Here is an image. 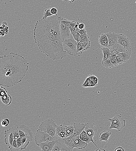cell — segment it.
Wrapping results in <instances>:
<instances>
[{
  "instance_id": "obj_33",
  "label": "cell",
  "mask_w": 136,
  "mask_h": 151,
  "mask_svg": "<svg viewBox=\"0 0 136 151\" xmlns=\"http://www.w3.org/2000/svg\"><path fill=\"white\" fill-rule=\"evenodd\" d=\"M60 21L64 24L67 26H69L70 24L71 21L64 18L61 16H59Z\"/></svg>"
},
{
  "instance_id": "obj_46",
  "label": "cell",
  "mask_w": 136,
  "mask_h": 151,
  "mask_svg": "<svg viewBox=\"0 0 136 151\" xmlns=\"http://www.w3.org/2000/svg\"><path fill=\"white\" fill-rule=\"evenodd\" d=\"M78 28L80 29H83L85 28V25L83 23H79Z\"/></svg>"
},
{
  "instance_id": "obj_54",
  "label": "cell",
  "mask_w": 136,
  "mask_h": 151,
  "mask_svg": "<svg viewBox=\"0 0 136 151\" xmlns=\"http://www.w3.org/2000/svg\"><path fill=\"white\" fill-rule=\"evenodd\" d=\"M75 27H73L70 29V30L71 32L75 31Z\"/></svg>"
},
{
  "instance_id": "obj_35",
  "label": "cell",
  "mask_w": 136,
  "mask_h": 151,
  "mask_svg": "<svg viewBox=\"0 0 136 151\" xmlns=\"http://www.w3.org/2000/svg\"><path fill=\"white\" fill-rule=\"evenodd\" d=\"M77 52L78 53L81 52L82 54L83 52L85 51L80 42L77 43Z\"/></svg>"
},
{
  "instance_id": "obj_39",
  "label": "cell",
  "mask_w": 136,
  "mask_h": 151,
  "mask_svg": "<svg viewBox=\"0 0 136 151\" xmlns=\"http://www.w3.org/2000/svg\"><path fill=\"white\" fill-rule=\"evenodd\" d=\"M116 58L117 61L118 65L125 62L122 57L119 56L117 55Z\"/></svg>"
},
{
  "instance_id": "obj_49",
  "label": "cell",
  "mask_w": 136,
  "mask_h": 151,
  "mask_svg": "<svg viewBox=\"0 0 136 151\" xmlns=\"http://www.w3.org/2000/svg\"><path fill=\"white\" fill-rule=\"evenodd\" d=\"M85 81H86L88 83L91 82L90 77L89 75L86 78Z\"/></svg>"
},
{
  "instance_id": "obj_38",
  "label": "cell",
  "mask_w": 136,
  "mask_h": 151,
  "mask_svg": "<svg viewBox=\"0 0 136 151\" xmlns=\"http://www.w3.org/2000/svg\"><path fill=\"white\" fill-rule=\"evenodd\" d=\"M71 33L73 38L77 41L80 35L79 33H77L75 31L71 32Z\"/></svg>"
},
{
  "instance_id": "obj_55",
  "label": "cell",
  "mask_w": 136,
  "mask_h": 151,
  "mask_svg": "<svg viewBox=\"0 0 136 151\" xmlns=\"http://www.w3.org/2000/svg\"><path fill=\"white\" fill-rule=\"evenodd\" d=\"M79 22H77V24L75 25V28H78L79 25Z\"/></svg>"
},
{
  "instance_id": "obj_47",
  "label": "cell",
  "mask_w": 136,
  "mask_h": 151,
  "mask_svg": "<svg viewBox=\"0 0 136 151\" xmlns=\"http://www.w3.org/2000/svg\"><path fill=\"white\" fill-rule=\"evenodd\" d=\"M115 151H124V148L122 147L121 146H119L117 147L115 149Z\"/></svg>"
},
{
  "instance_id": "obj_43",
  "label": "cell",
  "mask_w": 136,
  "mask_h": 151,
  "mask_svg": "<svg viewBox=\"0 0 136 151\" xmlns=\"http://www.w3.org/2000/svg\"><path fill=\"white\" fill-rule=\"evenodd\" d=\"M111 62L114 66L118 65L117 61L116 58L111 59Z\"/></svg>"
},
{
  "instance_id": "obj_14",
  "label": "cell",
  "mask_w": 136,
  "mask_h": 151,
  "mask_svg": "<svg viewBox=\"0 0 136 151\" xmlns=\"http://www.w3.org/2000/svg\"><path fill=\"white\" fill-rule=\"evenodd\" d=\"M97 128L93 124L89 123H86L84 130L91 137L93 138L97 131Z\"/></svg>"
},
{
  "instance_id": "obj_20",
  "label": "cell",
  "mask_w": 136,
  "mask_h": 151,
  "mask_svg": "<svg viewBox=\"0 0 136 151\" xmlns=\"http://www.w3.org/2000/svg\"><path fill=\"white\" fill-rule=\"evenodd\" d=\"M67 125H60L57 127L55 135L62 138L66 137V130Z\"/></svg>"
},
{
  "instance_id": "obj_8",
  "label": "cell",
  "mask_w": 136,
  "mask_h": 151,
  "mask_svg": "<svg viewBox=\"0 0 136 151\" xmlns=\"http://www.w3.org/2000/svg\"><path fill=\"white\" fill-rule=\"evenodd\" d=\"M53 138L55 143L52 151H70L65 144L63 138L56 135H55Z\"/></svg>"
},
{
  "instance_id": "obj_5",
  "label": "cell",
  "mask_w": 136,
  "mask_h": 151,
  "mask_svg": "<svg viewBox=\"0 0 136 151\" xmlns=\"http://www.w3.org/2000/svg\"><path fill=\"white\" fill-rule=\"evenodd\" d=\"M57 126L55 121L52 119L48 118L42 122L38 129L53 137L55 134Z\"/></svg>"
},
{
  "instance_id": "obj_11",
  "label": "cell",
  "mask_w": 136,
  "mask_h": 151,
  "mask_svg": "<svg viewBox=\"0 0 136 151\" xmlns=\"http://www.w3.org/2000/svg\"><path fill=\"white\" fill-rule=\"evenodd\" d=\"M73 137L74 141L72 142L70 146L71 151L75 148L78 149H81L87 146L88 143L81 140L79 138V136Z\"/></svg>"
},
{
  "instance_id": "obj_50",
  "label": "cell",
  "mask_w": 136,
  "mask_h": 151,
  "mask_svg": "<svg viewBox=\"0 0 136 151\" xmlns=\"http://www.w3.org/2000/svg\"><path fill=\"white\" fill-rule=\"evenodd\" d=\"M117 56V54H114L109 56L111 59L116 58Z\"/></svg>"
},
{
  "instance_id": "obj_17",
  "label": "cell",
  "mask_w": 136,
  "mask_h": 151,
  "mask_svg": "<svg viewBox=\"0 0 136 151\" xmlns=\"http://www.w3.org/2000/svg\"><path fill=\"white\" fill-rule=\"evenodd\" d=\"M55 141H48L41 143L39 146L42 151H52Z\"/></svg>"
},
{
  "instance_id": "obj_7",
  "label": "cell",
  "mask_w": 136,
  "mask_h": 151,
  "mask_svg": "<svg viewBox=\"0 0 136 151\" xmlns=\"http://www.w3.org/2000/svg\"><path fill=\"white\" fill-rule=\"evenodd\" d=\"M33 133L24 134L20 136L17 139V148L19 150H23L26 149L30 141L33 140Z\"/></svg>"
},
{
  "instance_id": "obj_32",
  "label": "cell",
  "mask_w": 136,
  "mask_h": 151,
  "mask_svg": "<svg viewBox=\"0 0 136 151\" xmlns=\"http://www.w3.org/2000/svg\"><path fill=\"white\" fill-rule=\"evenodd\" d=\"M51 8H47L44 10L42 19H45L47 17L53 15L50 12Z\"/></svg>"
},
{
  "instance_id": "obj_22",
  "label": "cell",
  "mask_w": 136,
  "mask_h": 151,
  "mask_svg": "<svg viewBox=\"0 0 136 151\" xmlns=\"http://www.w3.org/2000/svg\"><path fill=\"white\" fill-rule=\"evenodd\" d=\"M111 134V133L107 130H104L101 132L99 136V140L100 141L108 142V139Z\"/></svg>"
},
{
  "instance_id": "obj_31",
  "label": "cell",
  "mask_w": 136,
  "mask_h": 151,
  "mask_svg": "<svg viewBox=\"0 0 136 151\" xmlns=\"http://www.w3.org/2000/svg\"><path fill=\"white\" fill-rule=\"evenodd\" d=\"M80 35L81 40L80 41V42H90L89 39V37L87 33L84 34Z\"/></svg>"
},
{
  "instance_id": "obj_15",
  "label": "cell",
  "mask_w": 136,
  "mask_h": 151,
  "mask_svg": "<svg viewBox=\"0 0 136 151\" xmlns=\"http://www.w3.org/2000/svg\"><path fill=\"white\" fill-rule=\"evenodd\" d=\"M86 123H75L73 125L74 130L71 135L72 136H79L81 133L84 130Z\"/></svg>"
},
{
  "instance_id": "obj_16",
  "label": "cell",
  "mask_w": 136,
  "mask_h": 151,
  "mask_svg": "<svg viewBox=\"0 0 136 151\" xmlns=\"http://www.w3.org/2000/svg\"><path fill=\"white\" fill-rule=\"evenodd\" d=\"M108 40V46H112L118 43V34L115 33H105Z\"/></svg>"
},
{
  "instance_id": "obj_12",
  "label": "cell",
  "mask_w": 136,
  "mask_h": 151,
  "mask_svg": "<svg viewBox=\"0 0 136 151\" xmlns=\"http://www.w3.org/2000/svg\"><path fill=\"white\" fill-rule=\"evenodd\" d=\"M118 42L126 49L131 50L130 40L126 35L122 34H118Z\"/></svg>"
},
{
  "instance_id": "obj_48",
  "label": "cell",
  "mask_w": 136,
  "mask_h": 151,
  "mask_svg": "<svg viewBox=\"0 0 136 151\" xmlns=\"http://www.w3.org/2000/svg\"><path fill=\"white\" fill-rule=\"evenodd\" d=\"M89 75L90 77L91 82L94 83L95 82V78L96 76L92 74H90Z\"/></svg>"
},
{
  "instance_id": "obj_37",
  "label": "cell",
  "mask_w": 136,
  "mask_h": 151,
  "mask_svg": "<svg viewBox=\"0 0 136 151\" xmlns=\"http://www.w3.org/2000/svg\"><path fill=\"white\" fill-rule=\"evenodd\" d=\"M7 89L2 86H1L0 87V96H2L4 95L7 94Z\"/></svg>"
},
{
  "instance_id": "obj_44",
  "label": "cell",
  "mask_w": 136,
  "mask_h": 151,
  "mask_svg": "<svg viewBox=\"0 0 136 151\" xmlns=\"http://www.w3.org/2000/svg\"><path fill=\"white\" fill-rule=\"evenodd\" d=\"M12 146L13 148L17 149V144L16 139H14L12 143Z\"/></svg>"
},
{
  "instance_id": "obj_25",
  "label": "cell",
  "mask_w": 136,
  "mask_h": 151,
  "mask_svg": "<svg viewBox=\"0 0 136 151\" xmlns=\"http://www.w3.org/2000/svg\"><path fill=\"white\" fill-rule=\"evenodd\" d=\"M63 139L67 146L69 148L70 151H71L70 146L72 142L74 141V137L70 135L63 138Z\"/></svg>"
},
{
  "instance_id": "obj_42",
  "label": "cell",
  "mask_w": 136,
  "mask_h": 151,
  "mask_svg": "<svg viewBox=\"0 0 136 151\" xmlns=\"http://www.w3.org/2000/svg\"><path fill=\"white\" fill-rule=\"evenodd\" d=\"M77 22L74 21H71L70 26H68L70 29L72 28L75 27Z\"/></svg>"
},
{
  "instance_id": "obj_1",
  "label": "cell",
  "mask_w": 136,
  "mask_h": 151,
  "mask_svg": "<svg viewBox=\"0 0 136 151\" xmlns=\"http://www.w3.org/2000/svg\"><path fill=\"white\" fill-rule=\"evenodd\" d=\"M29 63L22 56L13 52L0 58V85L10 87L21 82L28 69Z\"/></svg>"
},
{
  "instance_id": "obj_53",
  "label": "cell",
  "mask_w": 136,
  "mask_h": 151,
  "mask_svg": "<svg viewBox=\"0 0 136 151\" xmlns=\"http://www.w3.org/2000/svg\"><path fill=\"white\" fill-rule=\"evenodd\" d=\"M80 29L79 28H75V31L77 33H79Z\"/></svg>"
},
{
  "instance_id": "obj_28",
  "label": "cell",
  "mask_w": 136,
  "mask_h": 151,
  "mask_svg": "<svg viewBox=\"0 0 136 151\" xmlns=\"http://www.w3.org/2000/svg\"><path fill=\"white\" fill-rule=\"evenodd\" d=\"M102 63L103 66L107 68H111L114 67L111 62V59L109 56L106 60L102 62Z\"/></svg>"
},
{
  "instance_id": "obj_52",
  "label": "cell",
  "mask_w": 136,
  "mask_h": 151,
  "mask_svg": "<svg viewBox=\"0 0 136 151\" xmlns=\"http://www.w3.org/2000/svg\"><path fill=\"white\" fill-rule=\"evenodd\" d=\"M88 83L85 80L84 82L82 84V86L83 87H84L85 86H86Z\"/></svg>"
},
{
  "instance_id": "obj_23",
  "label": "cell",
  "mask_w": 136,
  "mask_h": 151,
  "mask_svg": "<svg viewBox=\"0 0 136 151\" xmlns=\"http://www.w3.org/2000/svg\"><path fill=\"white\" fill-rule=\"evenodd\" d=\"M2 102L6 106L10 105L12 102V98L11 96L6 94L2 96H0Z\"/></svg>"
},
{
  "instance_id": "obj_4",
  "label": "cell",
  "mask_w": 136,
  "mask_h": 151,
  "mask_svg": "<svg viewBox=\"0 0 136 151\" xmlns=\"http://www.w3.org/2000/svg\"><path fill=\"white\" fill-rule=\"evenodd\" d=\"M63 46L64 50L66 53L72 56L78 55L77 51V42L74 39L72 35L62 40Z\"/></svg>"
},
{
  "instance_id": "obj_21",
  "label": "cell",
  "mask_w": 136,
  "mask_h": 151,
  "mask_svg": "<svg viewBox=\"0 0 136 151\" xmlns=\"http://www.w3.org/2000/svg\"><path fill=\"white\" fill-rule=\"evenodd\" d=\"M98 42L102 48L108 46V40L106 33L102 34L99 36Z\"/></svg>"
},
{
  "instance_id": "obj_24",
  "label": "cell",
  "mask_w": 136,
  "mask_h": 151,
  "mask_svg": "<svg viewBox=\"0 0 136 151\" xmlns=\"http://www.w3.org/2000/svg\"><path fill=\"white\" fill-rule=\"evenodd\" d=\"M131 54L127 52H122L119 53L117 54V55L122 57L126 62L130 59Z\"/></svg>"
},
{
  "instance_id": "obj_27",
  "label": "cell",
  "mask_w": 136,
  "mask_h": 151,
  "mask_svg": "<svg viewBox=\"0 0 136 151\" xmlns=\"http://www.w3.org/2000/svg\"><path fill=\"white\" fill-rule=\"evenodd\" d=\"M101 50L104 55L102 62H103L108 58L110 52L108 47L102 48Z\"/></svg>"
},
{
  "instance_id": "obj_6",
  "label": "cell",
  "mask_w": 136,
  "mask_h": 151,
  "mask_svg": "<svg viewBox=\"0 0 136 151\" xmlns=\"http://www.w3.org/2000/svg\"><path fill=\"white\" fill-rule=\"evenodd\" d=\"M54 140L53 137L46 132L41 131L38 129L37 130L35 136V141L37 145L39 146L43 142Z\"/></svg>"
},
{
  "instance_id": "obj_45",
  "label": "cell",
  "mask_w": 136,
  "mask_h": 151,
  "mask_svg": "<svg viewBox=\"0 0 136 151\" xmlns=\"http://www.w3.org/2000/svg\"><path fill=\"white\" fill-rule=\"evenodd\" d=\"M86 33H87V31L85 28L84 29H80L79 33L80 35H81L84 34Z\"/></svg>"
},
{
  "instance_id": "obj_26",
  "label": "cell",
  "mask_w": 136,
  "mask_h": 151,
  "mask_svg": "<svg viewBox=\"0 0 136 151\" xmlns=\"http://www.w3.org/2000/svg\"><path fill=\"white\" fill-rule=\"evenodd\" d=\"M74 130L73 125H67L66 130V137L71 135Z\"/></svg>"
},
{
  "instance_id": "obj_13",
  "label": "cell",
  "mask_w": 136,
  "mask_h": 151,
  "mask_svg": "<svg viewBox=\"0 0 136 151\" xmlns=\"http://www.w3.org/2000/svg\"><path fill=\"white\" fill-rule=\"evenodd\" d=\"M60 31L62 40L72 35L71 32L69 27L60 21Z\"/></svg>"
},
{
  "instance_id": "obj_10",
  "label": "cell",
  "mask_w": 136,
  "mask_h": 151,
  "mask_svg": "<svg viewBox=\"0 0 136 151\" xmlns=\"http://www.w3.org/2000/svg\"><path fill=\"white\" fill-rule=\"evenodd\" d=\"M110 50V52L113 54H117L122 52H127L131 54V50L126 49L124 47L118 42L114 45L107 47Z\"/></svg>"
},
{
  "instance_id": "obj_9",
  "label": "cell",
  "mask_w": 136,
  "mask_h": 151,
  "mask_svg": "<svg viewBox=\"0 0 136 151\" xmlns=\"http://www.w3.org/2000/svg\"><path fill=\"white\" fill-rule=\"evenodd\" d=\"M4 140L5 144L8 145L9 149L11 150L13 148L12 143L14 140V135L12 128L4 131Z\"/></svg>"
},
{
  "instance_id": "obj_2",
  "label": "cell",
  "mask_w": 136,
  "mask_h": 151,
  "mask_svg": "<svg viewBox=\"0 0 136 151\" xmlns=\"http://www.w3.org/2000/svg\"><path fill=\"white\" fill-rule=\"evenodd\" d=\"M57 15L37 21L34 31L35 42L42 52L54 40L62 38Z\"/></svg>"
},
{
  "instance_id": "obj_34",
  "label": "cell",
  "mask_w": 136,
  "mask_h": 151,
  "mask_svg": "<svg viewBox=\"0 0 136 151\" xmlns=\"http://www.w3.org/2000/svg\"><path fill=\"white\" fill-rule=\"evenodd\" d=\"M85 51L90 48V42H80Z\"/></svg>"
},
{
  "instance_id": "obj_56",
  "label": "cell",
  "mask_w": 136,
  "mask_h": 151,
  "mask_svg": "<svg viewBox=\"0 0 136 151\" xmlns=\"http://www.w3.org/2000/svg\"><path fill=\"white\" fill-rule=\"evenodd\" d=\"M63 0V1H66V0Z\"/></svg>"
},
{
  "instance_id": "obj_3",
  "label": "cell",
  "mask_w": 136,
  "mask_h": 151,
  "mask_svg": "<svg viewBox=\"0 0 136 151\" xmlns=\"http://www.w3.org/2000/svg\"><path fill=\"white\" fill-rule=\"evenodd\" d=\"M42 53L54 60L62 59L66 56V54L63 48L62 38L53 41Z\"/></svg>"
},
{
  "instance_id": "obj_40",
  "label": "cell",
  "mask_w": 136,
  "mask_h": 151,
  "mask_svg": "<svg viewBox=\"0 0 136 151\" xmlns=\"http://www.w3.org/2000/svg\"><path fill=\"white\" fill-rule=\"evenodd\" d=\"M50 11L53 15H57V10L56 8L53 7L51 8Z\"/></svg>"
},
{
  "instance_id": "obj_36",
  "label": "cell",
  "mask_w": 136,
  "mask_h": 151,
  "mask_svg": "<svg viewBox=\"0 0 136 151\" xmlns=\"http://www.w3.org/2000/svg\"><path fill=\"white\" fill-rule=\"evenodd\" d=\"M9 123L10 121L7 118H5L2 120L1 124L2 126L6 127L8 126Z\"/></svg>"
},
{
  "instance_id": "obj_30",
  "label": "cell",
  "mask_w": 136,
  "mask_h": 151,
  "mask_svg": "<svg viewBox=\"0 0 136 151\" xmlns=\"http://www.w3.org/2000/svg\"><path fill=\"white\" fill-rule=\"evenodd\" d=\"M124 127L120 125L114 123H111V124L109 127V128L110 129H116L118 131H120Z\"/></svg>"
},
{
  "instance_id": "obj_19",
  "label": "cell",
  "mask_w": 136,
  "mask_h": 151,
  "mask_svg": "<svg viewBox=\"0 0 136 151\" xmlns=\"http://www.w3.org/2000/svg\"><path fill=\"white\" fill-rule=\"evenodd\" d=\"M108 120L111 123H114L120 125L124 127L125 126V120L119 115H115L112 118H109Z\"/></svg>"
},
{
  "instance_id": "obj_41",
  "label": "cell",
  "mask_w": 136,
  "mask_h": 151,
  "mask_svg": "<svg viewBox=\"0 0 136 151\" xmlns=\"http://www.w3.org/2000/svg\"><path fill=\"white\" fill-rule=\"evenodd\" d=\"M97 85H96L94 82H90L88 83L84 87H93L96 86Z\"/></svg>"
},
{
  "instance_id": "obj_18",
  "label": "cell",
  "mask_w": 136,
  "mask_h": 151,
  "mask_svg": "<svg viewBox=\"0 0 136 151\" xmlns=\"http://www.w3.org/2000/svg\"><path fill=\"white\" fill-rule=\"evenodd\" d=\"M79 138L82 141L86 142L87 143L90 142H92L97 148V149L95 150H98L99 151V149L94 142L93 138L90 136L84 130L80 134Z\"/></svg>"
},
{
  "instance_id": "obj_51",
  "label": "cell",
  "mask_w": 136,
  "mask_h": 151,
  "mask_svg": "<svg viewBox=\"0 0 136 151\" xmlns=\"http://www.w3.org/2000/svg\"><path fill=\"white\" fill-rule=\"evenodd\" d=\"M98 80H99V79L97 78V77L95 76V82H94V83L95 84L97 85Z\"/></svg>"
},
{
  "instance_id": "obj_29",
  "label": "cell",
  "mask_w": 136,
  "mask_h": 151,
  "mask_svg": "<svg viewBox=\"0 0 136 151\" xmlns=\"http://www.w3.org/2000/svg\"><path fill=\"white\" fill-rule=\"evenodd\" d=\"M14 135V139H17L20 137L19 131V127H14L12 128Z\"/></svg>"
}]
</instances>
